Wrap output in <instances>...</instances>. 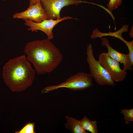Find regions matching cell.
<instances>
[{
    "label": "cell",
    "mask_w": 133,
    "mask_h": 133,
    "mask_svg": "<svg viewBox=\"0 0 133 133\" xmlns=\"http://www.w3.org/2000/svg\"><path fill=\"white\" fill-rule=\"evenodd\" d=\"M24 51L27 55V60L33 64L39 75L51 72L63 59L59 49L48 38L27 43Z\"/></svg>",
    "instance_id": "6da1fadb"
},
{
    "label": "cell",
    "mask_w": 133,
    "mask_h": 133,
    "mask_svg": "<svg viewBox=\"0 0 133 133\" xmlns=\"http://www.w3.org/2000/svg\"><path fill=\"white\" fill-rule=\"evenodd\" d=\"M35 75V70L24 55L11 59L3 68L5 83L13 91H23L30 86Z\"/></svg>",
    "instance_id": "7a4b0ae2"
},
{
    "label": "cell",
    "mask_w": 133,
    "mask_h": 133,
    "mask_svg": "<svg viewBox=\"0 0 133 133\" xmlns=\"http://www.w3.org/2000/svg\"><path fill=\"white\" fill-rule=\"evenodd\" d=\"M92 79L90 74L84 72H79L70 77L60 84L45 87L42 90L41 92L47 93L63 88L74 91L83 90L93 85Z\"/></svg>",
    "instance_id": "3957f363"
},
{
    "label": "cell",
    "mask_w": 133,
    "mask_h": 133,
    "mask_svg": "<svg viewBox=\"0 0 133 133\" xmlns=\"http://www.w3.org/2000/svg\"><path fill=\"white\" fill-rule=\"evenodd\" d=\"M86 62L88 63L90 74L96 83L100 85L114 86L115 82L105 69L95 58L92 46L90 43L88 45L86 49Z\"/></svg>",
    "instance_id": "277c9868"
},
{
    "label": "cell",
    "mask_w": 133,
    "mask_h": 133,
    "mask_svg": "<svg viewBox=\"0 0 133 133\" xmlns=\"http://www.w3.org/2000/svg\"><path fill=\"white\" fill-rule=\"evenodd\" d=\"M97 61L114 81L120 82L125 79L127 75L126 71L122 69L119 62L111 58L107 52L101 53Z\"/></svg>",
    "instance_id": "5b68a950"
},
{
    "label": "cell",
    "mask_w": 133,
    "mask_h": 133,
    "mask_svg": "<svg viewBox=\"0 0 133 133\" xmlns=\"http://www.w3.org/2000/svg\"><path fill=\"white\" fill-rule=\"evenodd\" d=\"M42 6L46 12L49 19L59 20L62 18L60 12L64 7L70 5H77L83 3H91L82 0H41Z\"/></svg>",
    "instance_id": "8992f818"
},
{
    "label": "cell",
    "mask_w": 133,
    "mask_h": 133,
    "mask_svg": "<svg viewBox=\"0 0 133 133\" xmlns=\"http://www.w3.org/2000/svg\"><path fill=\"white\" fill-rule=\"evenodd\" d=\"M74 19L69 16H64L59 20L51 19H45L40 22H35L28 19H24L25 25L29 27V31L37 32L38 30L42 31L47 35L48 38L50 40L53 38L52 30L53 28L60 22L67 19Z\"/></svg>",
    "instance_id": "52a82bcc"
},
{
    "label": "cell",
    "mask_w": 133,
    "mask_h": 133,
    "mask_svg": "<svg viewBox=\"0 0 133 133\" xmlns=\"http://www.w3.org/2000/svg\"><path fill=\"white\" fill-rule=\"evenodd\" d=\"M13 17L15 19H28L35 22H40L45 19H49L47 14L42 7L40 1L29 6L24 11L15 13Z\"/></svg>",
    "instance_id": "ba28073f"
},
{
    "label": "cell",
    "mask_w": 133,
    "mask_h": 133,
    "mask_svg": "<svg viewBox=\"0 0 133 133\" xmlns=\"http://www.w3.org/2000/svg\"><path fill=\"white\" fill-rule=\"evenodd\" d=\"M102 39L101 44L105 46L108 50L107 52L112 59L118 62L122 63L123 69L126 71H131L133 68V64L131 63L129 54H124L120 53L113 49L110 45L108 40L105 38H101Z\"/></svg>",
    "instance_id": "9c48e42d"
},
{
    "label": "cell",
    "mask_w": 133,
    "mask_h": 133,
    "mask_svg": "<svg viewBox=\"0 0 133 133\" xmlns=\"http://www.w3.org/2000/svg\"><path fill=\"white\" fill-rule=\"evenodd\" d=\"M129 27V26L128 25L126 24L116 32L112 33L110 32L107 33L100 32L98 29H96L93 30L90 37L94 39L97 37L101 38L104 36H109L117 38L124 43L126 40L122 37V34L124 32L128 31Z\"/></svg>",
    "instance_id": "30bf717a"
},
{
    "label": "cell",
    "mask_w": 133,
    "mask_h": 133,
    "mask_svg": "<svg viewBox=\"0 0 133 133\" xmlns=\"http://www.w3.org/2000/svg\"><path fill=\"white\" fill-rule=\"evenodd\" d=\"M66 122L65 125L66 128L73 133H88L83 128L81 120L68 116H66Z\"/></svg>",
    "instance_id": "8fae6325"
},
{
    "label": "cell",
    "mask_w": 133,
    "mask_h": 133,
    "mask_svg": "<svg viewBox=\"0 0 133 133\" xmlns=\"http://www.w3.org/2000/svg\"><path fill=\"white\" fill-rule=\"evenodd\" d=\"M81 120L83 129L92 133H97L98 130L97 128V121L90 120L87 116H85Z\"/></svg>",
    "instance_id": "7c38bea8"
},
{
    "label": "cell",
    "mask_w": 133,
    "mask_h": 133,
    "mask_svg": "<svg viewBox=\"0 0 133 133\" xmlns=\"http://www.w3.org/2000/svg\"><path fill=\"white\" fill-rule=\"evenodd\" d=\"M120 113L123 115L125 121V123L126 124H127L133 121V109H121Z\"/></svg>",
    "instance_id": "4fadbf2b"
},
{
    "label": "cell",
    "mask_w": 133,
    "mask_h": 133,
    "mask_svg": "<svg viewBox=\"0 0 133 133\" xmlns=\"http://www.w3.org/2000/svg\"><path fill=\"white\" fill-rule=\"evenodd\" d=\"M35 123L29 122L20 130L16 131L15 133H35L34 131Z\"/></svg>",
    "instance_id": "5bb4252c"
},
{
    "label": "cell",
    "mask_w": 133,
    "mask_h": 133,
    "mask_svg": "<svg viewBox=\"0 0 133 133\" xmlns=\"http://www.w3.org/2000/svg\"><path fill=\"white\" fill-rule=\"evenodd\" d=\"M119 0H109L107 4V9L110 12L116 9L119 6Z\"/></svg>",
    "instance_id": "9a60e30c"
},
{
    "label": "cell",
    "mask_w": 133,
    "mask_h": 133,
    "mask_svg": "<svg viewBox=\"0 0 133 133\" xmlns=\"http://www.w3.org/2000/svg\"><path fill=\"white\" fill-rule=\"evenodd\" d=\"M127 46L129 50L128 53L131 62L133 64V41L128 42L126 41L124 43Z\"/></svg>",
    "instance_id": "2e32d148"
},
{
    "label": "cell",
    "mask_w": 133,
    "mask_h": 133,
    "mask_svg": "<svg viewBox=\"0 0 133 133\" xmlns=\"http://www.w3.org/2000/svg\"><path fill=\"white\" fill-rule=\"evenodd\" d=\"M30 4L29 6L33 5L36 3L38 1H40L41 0H29Z\"/></svg>",
    "instance_id": "e0dca14e"
},
{
    "label": "cell",
    "mask_w": 133,
    "mask_h": 133,
    "mask_svg": "<svg viewBox=\"0 0 133 133\" xmlns=\"http://www.w3.org/2000/svg\"><path fill=\"white\" fill-rule=\"evenodd\" d=\"M133 26H132L130 32L129 34L130 37L131 38H133Z\"/></svg>",
    "instance_id": "ac0fdd59"
},
{
    "label": "cell",
    "mask_w": 133,
    "mask_h": 133,
    "mask_svg": "<svg viewBox=\"0 0 133 133\" xmlns=\"http://www.w3.org/2000/svg\"><path fill=\"white\" fill-rule=\"evenodd\" d=\"M122 0H119V6L121 5L122 2Z\"/></svg>",
    "instance_id": "d6986e66"
},
{
    "label": "cell",
    "mask_w": 133,
    "mask_h": 133,
    "mask_svg": "<svg viewBox=\"0 0 133 133\" xmlns=\"http://www.w3.org/2000/svg\"><path fill=\"white\" fill-rule=\"evenodd\" d=\"M3 0V1H5V0Z\"/></svg>",
    "instance_id": "ffe728a7"
}]
</instances>
